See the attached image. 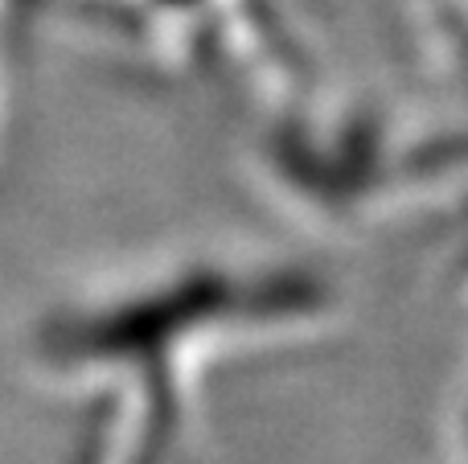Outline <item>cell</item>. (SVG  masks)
Instances as JSON below:
<instances>
[{"label": "cell", "instance_id": "6da1fadb", "mask_svg": "<svg viewBox=\"0 0 468 464\" xmlns=\"http://www.w3.org/2000/svg\"><path fill=\"white\" fill-rule=\"evenodd\" d=\"M337 309V288L313 268L206 255L49 309L29 362L79 403L74 464H186L206 378L313 342Z\"/></svg>", "mask_w": 468, "mask_h": 464}, {"label": "cell", "instance_id": "7a4b0ae2", "mask_svg": "<svg viewBox=\"0 0 468 464\" xmlns=\"http://www.w3.org/2000/svg\"><path fill=\"white\" fill-rule=\"evenodd\" d=\"M461 132L420 128L374 103L280 107L255 140L267 194L316 227H370L456 194Z\"/></svg>", "mask_w": 468, "mask_h": 464}, {"label": "cell", "instance_id": "3957f363", "mask_svg": "<svg viewBox=\"0 0 468 464\" xmlns=\"http://www.w3.org/2000/svg\"><path fill=\"white\" fill-rule=\"evenodd\" d=\"M275 16L271 0H120L99 25L165 70L218 74L255 103L283 107L304 70Z\"/></svg>", "mask_w": 468, "mask_h": 464}, {"label": "cell", "instance_id": "277c9868", "mask_svg": "<svg viewBox=\"0 0 468 464\" xmlns=\"http://www.w3.org/2000/svg\"><path fill=\"white\" fill-rule=\"evenodd\" d=\"M0 111H5V90H0Z\"/></svg>", "mask_w": 468, "mask_h": 464}]
</instances>
